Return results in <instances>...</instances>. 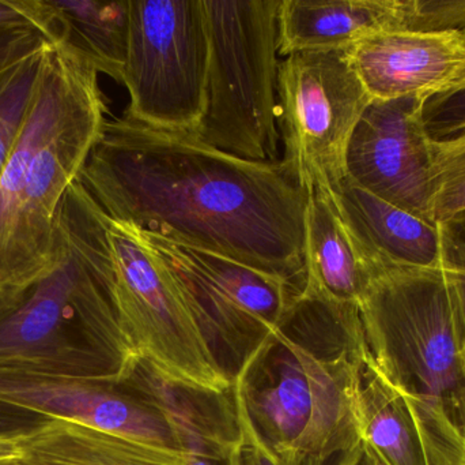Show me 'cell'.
Returning <instances> with one entry per match:
<instances>
[{"label":"cell","instance_id":"1","mask_svg":"<svg viewBox=\"0 0 465 465\" xmlns=\"http://www.w3.org/2000/svg\"><path fill=\"white\" fill-rule=\"evenodd\" d=\"M78 182L119 223L305 287L309 193L282 161L246 160L122 116L106 120Z\"/></svg>","mask_w":465,"mask_h":465},{"label":"cell","instance_id":"2","mask_svg":"<svg viewBox=\"0 0 465 465\" xmlns=\"http://www.w3.org/2000/svg\"><path fill=\"white\" fill-rule=\"evenodd\" d=\"M360 308L301 292L232 382L257 441L278 465H360Z\"/></svg>","mask_w":465,"mask_h":465},{"label":"cell","instance_id":"3","mask_svg":"<svg viewBox=\"0 0 465 465\" xmlns=\"http://www.w3.org/2000/svg\"><path fill=\"white\" fill-rule=\"evenodd\" d=\"M98 71L65 43H48L24 127L0 174V294L62 261L59 212L106 123Z\"/></svg>","mask_w":465,"mask_h":465},{"label":"cell","instance_id":"4","mask_svg":"<svg viewBox=\"0 0 465 465\" xmlns=\"http://www.w3.org/2000/svg\"><path fill=\"white\" fill-rule=\"evenodd\" d=\"M59 229L105 281L138 357L182 384L232 389L176 278L136 229L109 217L79 182L63 199Z\"/></svg>","mask_w":465,"mask_h":465},{"label":"cell","instance_id":"5","mask_svg":"<svg viewBox=\"0 0 465 465\" xmlns=\"http://www.w3.org/2000/svg\"><path fill=\"white\" fill-rule=\"evenodd\" d=\"M63 242L49 275L0 294V369L119 381L138 354L105 281Z\"/></svg>","mask_w":465,"mask_h":465},{"label":"cell","instance_id":"6","mask_svg":"<svg viewBox=\"0 0 465 465\" xmlns=\"http://www.w3.org/2000/svg\"><path fill=\"white\" fill-rule=\"evenodd\" d=\"M368 354L398 389L441 404L465 429V357L439 268H387L360 303Z\"/></svg>","mask_w":465,"mask_h":465},{"label":"cell","instance_id":"7","mask_svg":"<svg viewBox=\"0 0 465 465\" xmlns=\"http://www.w3.org/2000/svg\"><path fill=\"white\" fill-rule=\"evenodd\" d=\"M279 5L281 0H203L209 85L196 136L246 160L281 161Z\"/></svg>","mask_w":465,"mask_h":465},{"label":"cell","instance_id":"8","mask_svg":"<svg viewBox=\"0 0 465 465\" xmlns=\"http://www.w3.org/2000/svg\"><path fill=\"white\" fill-rule=\"evenodd\" d=\"M210 41L203 0H130L123 116L198 134L207 109Z\"/></svg>","mask_w":465,"mask_h":465},{"label":"cell","instance_id":"9","mask_svg":"<svg viewBox=\"0 0 465 465\" xmlns=\"http://www.w3.org/2000/svg\"><path fill=\"white\" fill-rule=\"evenodd\" d=\"M138 232L173 273L210 351L232 384L302 291L214 251Z\"/></svg>","mask_w":465,"mask_h":465},{"label":"cell","instance_id":"10","mask_svg":"<svg viewBox=\"0 0 465 465\" xmlns=\"http://www.w3.org/2000/svg\"><path fill=\"white\" fill-rule=\"evenodd\" d=\"M276 93L282 163L308 193H332L347 177V147L371 103L346 51L289 55L279 62Z\"/></svg>","mask_w":465,"mask_h":465},{"label":"cell","instance_id":"11","mask_svg":"<svg viewBox=\"0 0 465 465\" xmlns=\"http://www.w3.org/2000/svg\"><path fill=\"white\" fill-rule=\"evenodd\" d=\"M0 401L153 447L184 453L176 418L131 365L119 381L59 379L0 369Z\"/></svg>","mask_w":465,"mask_h":465},{"label":"cell","instance_id":"12","mask_svg":"<svg viewBox=\"0 0 465 465\" xmlns=\"http://www.w3.org/2000/svg\"><path fill=\"white\" fill-rule=\"evenodd\" d=\"M428 98L371 100L346 155L347 179L382 201L433 221L431 138L423 122Z\"/></svg>","mask_w":465,"mask_h":465},{"label":"cell","instance_id":"13","mask_svg":"<svg viewBox=\"0 0 465 465\" xmlns=\"http://www.w3.org/2000/svg\"><path fill=\"white\" fill-rule=\"evenodd\" d=\"M346 54L371 100H429L465 87L461 30H390L363 38Z\"/></svg>","mask_w":465,"mask_h":465},{"label":"cell","instance_id":"14","mask_svg":"<svg viewBox=\"0 0 465 465\" xmlns=\"http://www.w3.org/2000/svg\"><path fill=\"white\" fill-rule=\"evenodd\" d=\"M360 401L363 440L391 465H465V433L444 407L393 387L369 354Z\"/></svg>","mask_w":465,"mask_h":465},{"label":"cell","instance_id":"15","mask_svg":"<svg viewBox=\"0 0 465 465\" xmlns=\"http://www.w3.org/2000/svg\"><path fill=\"white\" fill-rule=\"evenodd\" d=\"M330 197L374 275L387 268L441 267L439 223L382 201L347 177Z\"/></svg>","mask_w":465,"mask_h":465},{"label":"cell","instance_id":"16","mask_svg":"<svg viewBox=\"0 0 465 465\" xmlns=\"http://www.w3.org/2000/svg\"><path fill=\"white\" fill-rule=\"evenodd\" d=\"M414 0H281L279 54L347 51L363 38L410 30Z\"/></svg>","mask_w":465,"mask_h":465},{"label":"cell","instance_id":"17","mask_svg":"<svg viewBox=\"0 0 465 465\" xmlns=\"http://www.w3.org/2000/svg\"><path fill=\"white\" fill-rule=\"evenodd\" d=\"M302 291L333 305L360 308L374 270L363 257L330 194L312 191L303 223Z\"/></svg>","mask_w":465,"mask_h":465},{"label":"cell","instance_id":"18","mask_svg":"<svg viewBox=\"0 0 465 465\" xmlns=\"http://www.w3.org/2000/svg\"><path fill=\"white\" fill-rule=\"evenodd\" d=\"M21 447L35 465H183L184 455L67 420H51Z\"/></svg>","mask_w":465,"mask_h":465},{"label":"cell","instance_id":"19","mask_svg":"<svg viewBox=\"0 0 465 465\" xmlns=\"http://www.w3.org/2000/svg\"><path fill=\"white\" fill-rule=\"evenodd\" d=\"M63 29V43L84 54L122 84L127 59L130 0H52Z\"/></svg>","mask_w":465,"mask_h":465},{"label":"cell","instance_id":"20","mask_svg":"<svg viewBox=\"0 0 465 465\" xmlns=\"http://www.w3.org/2000/svg\"><path fill=\"white\" fill-rule=\"evenodd\" d=\"M48 43L0 70V174L24 127Z\"/></svg>","mask_w":465,"mask_h":465},{"label":"cell","instance_id":"21","mask_svg":"<svg viewBox=\"0 0 465 465\" xmlns=\"http://www.w3.org/2000/svg\"><path fill=\"white\" fill-rule=\"evenodd\" d=\"M433 221L465 209V127L444 138H431Z\"/></svg>","mask_w":465,"mask_h":465},{"label":"cell","instance_id":"22","mask_svg":"<svg viewBox=\"0 0 465 465\" xmlns=\"http://www.w3.org/2000/svg\"><path fill=\"white\" fill-rule=\"evenodd\" d=\"M441 269L452 298L465 357V209L440 221Z\"/></svg>","mask_w":465,"mask_h":465},{"label":"cell","instance_id":"23","mask_svg":"<svg viewBox=\"0 0 465 465\" xmlns=\"http://www.w3.org/2000/svg\"><path fill=\"white\" fill-rule=\"evenodd\" d=\"M35 30L51 44L63 43L59 14L52 0H0V32Z\"/></svg>","mask_w":465,"mask_h":465},{"label":"cell","instance_id":"24","mask_svg":"<svg viewBox=\"0 0 465 465\" xmlns=\"http://www.w3.org/2000/svg\"><path fill=\"white\" fill-rule=\"evenodd\" d=\"M423 122L433 139L444 138L465 127V87L452 95L429 98Z\"/></svg>","mask_w":465,"mask_h":465},{"label":"cell","instance_id":"25","mask_svg":"<svg viewBox=\"0 0 465 465\" xmlns=\"http://www.w3.org/2000/svg\"><path fill=\"white\" fill-rule=\"evenodd\" d=\"M51 418L0 401V440H22L51 422Z\"/></svg>","mask_w":465,"mask_h":465},{"label":"cell","instance_id":"26","mask_svg":"<svg viewBox=\"0 0 465 465\" xmlns=\"http://www.w3.org/2000/svg\"><path fill=\"white\" fill-rule=\"evenodd\" d=\"M46 38L35 30L0 32V70L21 57L32 54L46 43Z\"/></svg>","mask_w":465,"mask_h":465},{"label":"cell","instance_id":"27","mask_svg":"<svg viewBox=\"0 0 465 465\" xmlns=\"http://www.w3.org/2000/svg\"><path fill=\"white\" fill-rule=\"evenodd\" d=\"M238 415H240L241 439L234 452L232 453L231 465H278L257 441L256 437L243 420L240 409H238Z\"/></svg>","mask_w":465,"mask_h":465},{"label":"cell","instance_id":"28","mask_svg":"<svg viewBox=\"0 0 465 465\" xmlns=\"http://www.w3.org/2000/svg\"><path fill=\"white\" fill-rule=\"evenodd\" d=\"M232 453L215 445H198L185 450L183 465H231Z\"/></svg>","mask_w":465,"mask_h":465},{"label":"cell","instance_id":"29","mask_svg":"<svg viewBox=\"0 0 465 465\" xmlns=\"http://www.w3.org/2000/svg\"><path fill=\"white\" fill-rule=\"evenodd\" d=\"M22 440H0V461L22 458Z\"/></svg>","mask_w":465,"mask_h":465},{"label":"cell","instance_id":"30","mask_svg":"<svg viewBox=\"0 0 465 465\" xmlns=\"http://www.w3.org/2000/svg\"><path fill=\"white\" fill-rule=\"evenodd\" d=\"M361 465H391L388 463L387 459L376 450V448L371 447V444L365 442L363 445V455L362 460H361Z\"/></svg>","mask_w":465,"mask_h":465},{"label":"cell","instance_id":"31","mask_svg":"<svg viewBox=\"0 0 465 465\" xmlns=\"http://www.w3.org/2000/svg\"><path fill=\"white\" fill-rule=\"evenodd\" d=\"M0 465H35L33 464L32 461L25 459L24 456L18 459H11V460L0 461Z\"/></svg>","mask_w":465,"mask_h":465},{"label":"cell","instance_id":"32","mask_svg":"<svg viewBox=\"0 0 465 465\" xmlns=\"http://www.w3.org/2000/svg\"><path fill=\"white\" fill-rule=\"evenodd\" d=\"M464 433H465V429H464Z\"/></svg>","mask_w":465,"mask_h":465}]
</instances>
